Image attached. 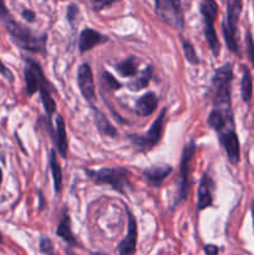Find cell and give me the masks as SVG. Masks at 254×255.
I'll return each mask as SVG.
<instances>
[{
    "label": "cell",
    "mask_w": 254,
    "mask_h": 255,
    "mask_svg": "<svg viewBox=\"0 0 254 255\" xmlns=\"http://www.w3.org/2000/svg\"><path fill=\"white\" fill-rule=\"evenodd\" d=\"M25 64L26 65L24 67V79L27 96L31 97L37 91L40 92L45 114L50 120L52 115L56 112V102L52 97V92H55L56 90L54 89L51 82L46 79L39 62L30 57H25Z\"/></svg>",
    "instance_id": "6da1fadb"
},
{
    "label": "cell",
    "mask_w": 254,
    "mask_h": 255,
    "mask_svg": "<svg viewBox=\"0 0 254 255\" xmlns=\"http://www.w3.org/2000/svg\"><path fill=\"white\" fill-rule=\"evenodd\" d=\"M232 81L233 64L227 62L216 69L211 80V87L207 92L213 109L232 110Z\"/></svg>",
    "instance_id": "7a4b0ae2"
},
{
    "label": "cell",
    "mask_w": 254,
    "mask_h": 255,
    "mask_svg": "<svg viewBox=\"0 0 254 255\" xmlns=\"http://www.w3.org/2000/svg\"><path fill=\"white\" fill-rule=\"evenodd\" d=\"M1 24L6 29L12 42L16 46H19L20 49L26 50V51L30 52H36V54L46 55V34H36L32 30H30L29 27L16 21L11 15L6 17Z\"/></svg>",
    "instance_id": "3957f363"
},
{
    "label": "cell",
    "mask_w": 254,
    "mask_h": 255,
    "mask_svg": "<svg viewBox=\"0 0 254 255\" xmlns=\"http://www.w3.org/2000/svg\"><path fill=\"white\" fill-rule=\"evenodd\" d=\"M87 177L94 183L99 186H111L114 191L121 194H126L127 192L132 191L131 183V172L125 167H106L101 169H85Z\"/></svg>",
    "instance_id": "277c9868"
},
{
    "label": "cell",
    "mask_w": 254,
    "mask_h": 255,
    "mask_svg": "<svg viewBox=\"0 0 254 255\" xmlns=\"http://www.w3.org/2000/svg\"><path fill=\"white\" fill-rule=\"evenodd\" d=\"M196 143L194 141H189L188 143L184 146L183 152H182L181 163H179V172L178 177L176 181V197L172 203L171 209L177 208L179 204L183 203L187 199L189 194V189H191V172H192V161H193L194 153H196Z\"/></svg>",
    "instance_id": "5b68a950"
},
{
    "label": "cell",
    "mask_w": 254,
    "mask_h": 255,
    "mask_svg": "<svg viewBox=\"0 0 254 255\" xmlns=\"http://www.w3.org/2000/svg\"><path fill=\"white\" fill-rule=\"evenodd\" d=\"M243 9V0H228L227 1V15L222 22V32L224 41L231 52L241 56L238 42V21Z\"/></svg>",
    "instance_id": "8992f818"
},
{
    "label": "cell",
    "mask_w": 254,
    "mask_h": 255,
    "mask_svg": "<svg viewBox=\"0 0 254 255\" xmlns=\"http://www.w3.org/2000/svg\"><path fill=\"white\" fill-rule=\"evenodd\" d=\"M166 117H167V107H163L146 133L144 134L131 133L127 136L128 137L129 142L132 143V146L137 149V152H148L151 151L157 143H158L162 134H163Z\"/></svg>",
    "instance_id": "52a82bcc"
},
{
    "label": "cell",
    "mask_w": 254,
    "mask_h": 255,
    "mask_svg": "<svg viewBox=\"0 0 254 255\" xmlns=\"http://www.w3.org/2000/svg\"><path fill=\"white\" fill-rule=\"evenodd\" d=\"M199 11L203 16L206 41L212 54L217 57L221 54V42H219L216 27H214V22H216L217 15H218V5H217L216 0H202L201 5H199Z\"/></svg>",
    "instance_id": "ba28073f"
},
{
    "label": "cell",
    "mask_w": 254,
    "mask_h": 255,
    "mask_svg": "<svg viewBox=\"0 0 254 255\" xmlns=\"http://www.w3.org/2000/svg\"><path fill=\"white\" fill-rule=\"evenodd\" d=\"M156 15L168 26L176 30L184 27V15L181 0H154Z\"/></svg>",
    "instance_id": "9c48e42d"
},
{
    "label": "cell",
    "mask_w": 254,
    "mask_h": 255,
    "mask_svg": "<svg viewBox=\"0 0 254 255\" xmlns=\"http://www.w3.org/2000/svg\"><path fill=\"white\" fill-rule=\"evenodd\" d=\"M207 124L212 129L217 132L218 136L227 133V132L236 131L233 110L212 109L208 115V119H207Z\"/></svg>",
    "instance_id": "30bf717a"
},
{
    "label": "cell",
    "mask_w": 254,
    "mask_h": 255,
    "mask_svg": "<svg viewBox=\"0 0 254 255\" xmlns=\"http://www.w3.org/2000/svg\"><path fill=\"white\" fill-rule=\"evenodd\" d=\"M77 85H79L80 92L84 99L91 105V107H95V101H96L95 80L91 66L87 62L80 65L79 70H77Z\"/></svg>",
    "instance_id": "8fae6325"
},
{
    "label": "cell",
    "mask_w": 254,
    "mask_h": 255,
    "mask_svg": "<svg viewBox=\"0 0 254 255\" xmlns=\"http://www.w3.org/2000/svg\"><path fill=\"white\" fill-rule=\"evenodd\" d=\"M127 213V234L120 244L117 246V252L119 255H134L137 247V237H138V231H137V222L134 218L133 213L126 208Z\"/></svg>",
    "instance_id": "7c38bea8"
},
{
    "label": "cell",
    "mask_w": 254,
    "mask_h": 255,
    "mask_svg": "<svg viewBox=\"0 0 254 255\" xmlns=\"http://www.w3.org/2000/svg\"><path fill=\"white\" fill-rule=\"evenodd\" d=\"M219 143L224 148L229 163L238 164L241 161V143H239L238 134L236 131L227 132V133L219 134Z\"/></svg>",
    "instance_id": "4fadbf2b"
},
{
    "label": "cell",
    "mask_w": 254,
    "mask_h": 255,
    "mask_svg": "<svg viewBox=\"0 0 254 255\" xmlns=\"http://www.w3.org/2000/svg\"><path fill=\"white\" fill-rule=\"evenodd\" d=\"M216 184L212 177L208 173L202 176L198 187V198H197V211L201 212L208 208L213 204V192L216 189Z\"/></svg>",
    "instance_id": "5bb4252c"
},
{
    "label": "cell",
    "mask_w": 254,
    "mask_h": 255,
    "mask_svg": "<svg viewBox=\"0 0 254 255\" xmlns=\"http://www.w3.org/2000/svg\"><path fill=\"white\" fill-rule=\"evenodd\" d=\"M109 41V37L106 35L101 34L97 30L91 29V27H85L79 36V50L81 54L90 51L97 45H101L104 42Z\"/></svg>",
    "instance_id": "9a60e30c"
},
{
    "label": "cell",
    "mask_w": 254,
    "mask_h": 255,
    "mask_svg": "<svg viewBox=\"0 0 254 255\" xmlns=\"http://www.w3.org/2000/svg\"><path fill=\"white\" fill-rule=\"evenodd\" d=\"M173 168L169 164H158V166H152L151 168H147L142 172L147 184L153 188H158L162 186L164 179L172 173Z\"/></svg>",
    "instance_id": "2e32d148"
},
{
    "label": "cell",
    "mask_w": 254,
    "mask_h": 255,
    "mask_svg": "<svg viewBox=\"0 0 254 255\" xmlns=\"http://www.w3.org/2000/svg\"><path fill=\"white\" fill-rule=\"evenodd\" d=\"M55 132L52 139L55 142V146L57 148V153L60 157L66 158L67 149H69V142H67V134H66V127H65V121L62 119L61 115H57L56 120H55Z\"/></svg>",
    "instance_id": "e0dca14e"
},
{
    "label": "cell",
    "mask_w": 254,
    "mask_h": 255,
    "mask_svg": "<svg viewBox=\"0 0 254 255\" xmlns=\"http://www.w3.org/2000/svg\"><path fill=\"white\" fill-rule=\"evenodd\" d=\"M158 106V99L156 94L152 91L147 92L143 96L139 97L136 102V114L141 117H148L154 114Z\"/></svg>",
    "instance_id": "ac0fdd59"
},
{
    "label": "cell",
    "mask_w": 254,
    "mask_h": 255,
    "mask_svg": "<svg viewBox=\"0 0 254 255\" xmlns=\"http://www.w3.org/2000/svg\"><path fill=\"white\" fill-rule=\"evenodd\" d=\"M56 234L57 237L62 239L64 242H66L70 246H76V238H75L74 233H72L71 229V218H70L69 212L66 211V208L64 209V213H62L61 219H60L59 224H57L56 228Z\"/></svg>",
    "instance_id": "d6986e66"
},
{
    "label": "cell",
    "mask_w": 254,
    "mask_h": 255,
    "mask_svg": "<svg viewBox=\"0 0 254 255\" xmlns=\"http://www.w3.org/2000/svg\"><path fill=\"white\" fill-rule=\"evenodd\" d=\"M92 110H94L95 124H96V127L100 133L106 137H116L119 134V132L112 126L111 122L107 120L106 115L100 111V110H97L96 107H92Z\"/></svg>",
    "instance_id": "ffe728a7"
},
{
    "label": "cell",
    "mask_w": 254,
    "mask_h": 255,
    "mask_svg": "<svg viewBox=\"0 0 254 255\" xmlns=\"http://www.w3.org/2000/svg\"><path fill=\"white\" fill-rule=\"evenodd\" d=\"M49 167L52 174V181H54V189L55 193L59 194L62 188V169L60 167L59 161L55 149H50L49 152Z\"/></svg>",
    "instance_id": "44dd1931"
},
{
    "label": "cell",
    "mask_w": 254,
    "mask_h": 255,
    "mask_svg": "<svg viewBox=\"0 0 254 255\" xmlns=\"http://www.w3.org/2000/svg\"><path fill=\"white\" fill-rule=\"evenodd\" d=\"M115 69L121 76L132 77L138 72V60L134 56H128L127 59L115 65Z\"/></svg>",
    "instance_id": "7402d4cb"
},
{
    "label": "cell",
    "mask_w": 254,
    "mask_h": 255,
    "mask_svg": "<svg viewBox=\"0 0 254 255\" xmlns=\"http://www.w3.org/2000/svg\"><path fill=\"white\" fill-rule=\"evenodd\" d=\"M242 81H241V95L244 104H249L253 96V80H252V74L247 66L242 67Z\"/></svg>",
    "instance_id": "603a6c76"
},
{
    "label": "cell",
    "mask_w": 254,
    "mask_h": 255,
    "mask_svg": "<svg viewBox=\"0 0 254 255\" xmlns=\"http://www.w3.org/2000/svg\"><path fill=\"white\" fill-rule=\"evenodd\" d=\"M152 76H153V67L147 66L146 69L142 71L141 76L137 77V79L133 80L132 82H129V84L127 85V87H128L131 91H141V90L146 89V87L148 86L149 81L152 80Z\"/></svg>",
    "instance_id": "cb8c5ba5"
},
{
    "label": "cell",
    "mask_w": 254,
    "mask_h": 255,
    "mask_svg": "<svg viewBox=\"0 0 254 255\" xmlns=\"http://www.w3.org/2000/svg\"><path fill=\"white\" fill-rule=\"evenodd\" d=\"M181 42H182V49H183L184 57H186L187 61H188L191 65H198L199 64L198 55H197L196 50H194V46L191 44V41L182 37Z\"/></svg>",
    "instance_id": "d4e9b609"
},
{
    "label": "cell",
    "mask_w": 254,
    "mask_h": 255,
    "mask_svg": "<svg viewBox=\"0 0 254 255\" xmlns=\"http://www.w3.org/2000/svg\"><path fill=\"white\" fill-rule=\"evenodd\" d=\"M101 84L102 87L110 90V91H117L122 87V84L120 81H117V79H115L114 75L111 72H109L107 70L102 71L101 75Z\"/></svg>",
    "instance_id": "484cf974"
},
{
    "label": "cell",
    "mask_w": 254,
    "mask_h": 255,
    "mask_svg": "<svg viewBox=\"0 0 254 255\" xmlns=\"http://www.w3.org/2000/svg\"><path fill=\"white\" fill-rule=\"evenodd\" d=\"M246 46H247V55H248V59L254 69V39L251 30H248L246 34Z\"/></svg>",
    "instance_id": "4316f807"
},
{
    "label": "cell",
    "mask_w": 254,
    "mask_h": 255,
    "mask_svg": "<svg viewBox=\"0 0 254 255\" xmlns=\"http://www.w3.org/2000/svg\"><path fill=\"white\" fill-rule=\"evenodd\" d=\"M87 1L90 2V6H91L94 11H101V10L114 5L119 0H87Z\"/></svg>",
    "instance_id": "83f0119b"
},
{
    "label": "cell",
    "mask_w": 254,
    "mask_h": 255,
    "mask_svg": "<svg viewBox=\"0 0 254 255\" xmlns=\"http://www.w3.org/2000/svg\"><path fill=\"white\" fill-rule=\"evenodd\" d=\"M40 252L45 255H55L54 244L49 238L40 239Z\"/></svg>",
    "instance_id": "f1b7e54d"
},
{
    "label": "cell",
    "mask_w": 254,
    "mask_h": 255,
    "mask_svg": "<svg viewBox=\"0 0 254 255\" xmlns=\"http://www.w3.org/2000/svg\"><path fill=\"white\" fill-rule=\"evenodd\" d=\"M79 12H80V9H79V6H77V5L70 4L69 6H67L66 19H67V21H69V24L71 25V26H74L75 20L77 19V15H79Z\"/></svg>",
    "instance_id": "f546056e"
},
{
    "label": "cell",
    "mask_w": 254,
    "mask_h": 255,
    "mask_svg": "<svg viewBox=\"0 0 254 255\" xmlns=\"http://www.w3.org/2000/svg\"><path fill=\"white\" fill-rule=\"evenodd\" d=\"M0 74H1L2 77H5L7 81H10V82L14 81V75H12V72L10 71V70L7 69L4 64H2L1 60H0Z\"/></svg>",
    "instance_id": "4dcf8cb0"
},
{
    "label": "cell",
    "mask_w": 254,
    "mask_h": 255,
    "mask_svg": "<svg viewBox=\"0 0 254 255\" xmlns=\"http://www.w3.org/2000/svg\"><path fill=\"white\" fill-rule=\"evenodd\" d=\"M10 16V12L7 10L6 5H5L4 0H0V22L4 21L6 17Z\"/></svg>",
    "instance_id": "1f68e13d"
},
{
    "label": "cell",
    "mask_w": 254,
    "mask_h": 255,
    "mask_svg": "<svg viewBox=\"0 0 254 255\" xmlns=\"http://www.w3.org/2000/svg\"><path fill=\"white\" fill-rule=\"evenodd\" d=\"M21 16L24 17L27 22H32V21H35V19H36V14H35V12L30 9L22 10Z\"/></svg>",
    "instance_id": "d6a6232c"
},
{
    "label": "cell",
    "mask_w": 254,
    "mask_h": 255,
    "mask_svg": "<svg viewBox=\"0 0 254 255\" xmlns=\"http://www.w3.org/2000/svg\"><path fill=\"white\" fill-rule=\"evenodd\" d=\"M204 253H206V255H218L219 248L217 246H213V244H207L204 247Z\"/></svg>",
    "instance_id": "836d02e7"
},
{
    "label": "cell",
    "mask_w": 254,
    "mask_h": 255,
    "mask_svg": "<svg viewBox=\"0 0 254 255\" xmlns=\"http://www.w3.org/2000/svg\"><path fill=\"white\" fill-rule=\"evenodd\" d=\"M251 212H252V221H253V229H254V201H252Z\"/></svg>",
    "instance_id": "e575fe53"
},
{
    "label": "cell",
    "mask_w": 254,
    "mask_h": 255,
    "mask_svg": "<svg viewBox=\"0 0 254 255\" xmlns=\"http://www.w3.org/2000/svg\"><path fill=\"white\" fill-rule=\"evenodd\" d=\"M2 181V172H1V168H0V183H1Z\"/></svg>",
    "instance_id": "d590c367"
},
{
    "label": "cell",
    "mask_w": 254,
    "mask_h": 255,
    "mask_svg": "<svg viewBox=\"0 0 254 255\" xmlns=\"http://www.w3.org/2000/svg\"><path fill=\"white\" fill-rule=\"evenodd\" d=\"M0 243H2V236L0 234Z\"/></svg>",
    "instance_id": "8d00e7d4"
}]
</instances>
